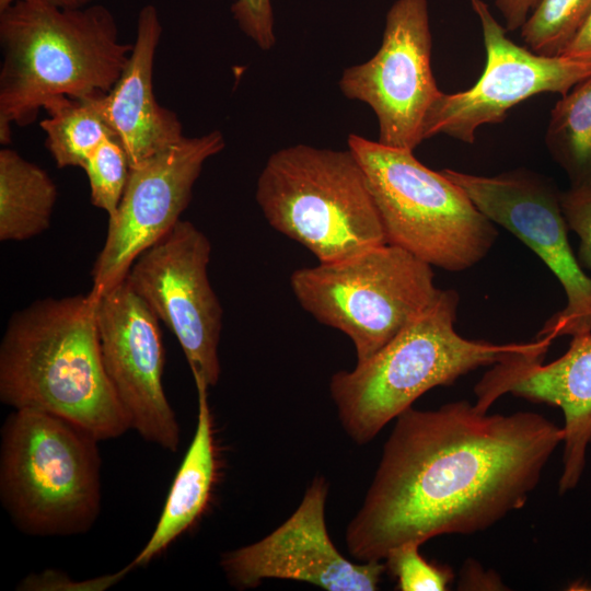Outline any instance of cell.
<instances>
[{
  "label": "cell",
  "mask_w": 591,
  "mask_h": 591,
  "mask_svg": "<svg viewBox=\"0 0 591 591\" xmlns=\"http://www.w3.org/2000/svg\"><path fill=\"white\" fill-rule=\"evenodd\" d=\"M564 437L532 412L489 415L467 401L407 408L347 525L349 554L384 560L405 543L490 528L526 503Z\"/></svg>",
  "instance_id": "1"
},
{
  "label": "cell",
  "mask_w": 591,
  "mask_h": 591,
  "mask_svg": "<svg viewBox=\"0 0 591 591\" xmlns=\"http://www.w3.org/2000/svg\"><path fill=\"white\" fill-rule=\"evenodd\" d=\"M0 401L63 418L99 441L131 429L103 364L89 294L46 298L12 314L0 344Z\"/></svg>",
  "instance_id": "2"
},
{
  "label": "cell",
  "mask_w": 591,
  "mask_h": 591,
  "mask_svg": "<svg viewBox=\"0 0 591 591\" xmlns=\"http://www.w3.org/2000/svg\"><path fill=\"white\" fill-rule=\"evenodd\" d=\"M0 142L11 124L26 126L51 100L107 93L132 44L119 39L112 12L101 4L62 9L23 0L0 13Z\"/></svg>",
  "instance_id": "3"
},
{
  "label": "cell",
  "mask_w": 591,
  "mask_h": 591,
  "mask_svg": "<svg viewBox=\"0 0 591 591\" xmlns=\"http://www.w3.org/2000/svg\"><path fill=\"white\" fill-rule=\"evenodd\" d=\"M459 293L441 290L438 299L374 355L329 380L339 421L359 445L376 434L422 394L453 384L480 367L524 355L545 356L552 339L494 344L459 335Z\"/></svg>",
  "instance_id": "4"
},
{
  "label": "cell",
  "mask_w": 591,
  "mask_h": 591,
  "mask_svg": "<svg viewBox=\"0 0 591 591\" xmlns=\"http://www.w3.org/2000/svg\"><path fill=\"white\" fill-rule=\"evenodd\" d=\"M100 441L63 418L14 409L0 445V499L14 525L32 536L88 532L101 512Z\"/></svg>",
  "instance_id": "5"
},
{
  "label": "cell",
  "mask_w": 591,
  "mask_h": 591,
  "mask_svg": "<svg viewBox=\"0 0 591 591\" xmlns=\"http://www.w3.org/2000/svg\"><path fill=\"white\" fill-rule=\"evenodd\" d=\"M255 198L269 225L320 263L387 243L366 173L349 149L296 144L276 151Z\"/></svg>",
  "instance_id": "6"
},
{
  "label": "cell",
  "mask_w": 591,
  "mask_h": 591,
  "mask_svg": "<svg viewBox=\"0 0 591 591\" xmlns=\"http://www.w3.org/2000/svg\"><path fill=\"white\" fill-rule=\"evenodd\" d=\"M348 149L366 173L387 243L448 271L486 257L498 231L457 184L425 166L410 149L359 135H349Z\"/></svg>",
  "instance_id": "7"
},
{
  "label": "cell",
  "mask_w": 591,
  "mask_h": 591,
  "mask_svg": "<svg viewBox=\"0 0 591 591\" xmlns=\"http://www.w3.org/2000/svg\"><path fill=\"white\" fill-rule=\"evenodd\" d=\"M290 286L302 309L350 338L357 362L380 350L441 292L432 266L390 243L296 269Z\"/></svg>",
  "instance_id": "8"
},
{
  "label": "cell",
  "mask_w": 591,
  "mask_h": 591,
  "mask_svg": "<svg viewBox=\"0 0 591 591\" xmlns=\"http://www.w3.org/2000/svg\"><path fill=\"white\" fill-rule=\"evenodd\" d=\"M475 206L529 246L560 282L566 305L537 337L555 339L591 333V277L580 266L569 240L560 192L545 176L518 169L495 176L441 171Z\"/></svg>",
  "instance_id": "9"
},
{
  "label": "cell",
  "mask_w": 591,
  "mask_h": 591,
  "mask_svg": "<svg viewBox=\"0 0 591 591\" xmlns=\"http://www.w3.org/2000/svg\"><path fill=\"white\" fill-rule=\"evenodd\" d=\"M225 146L219 130L181 141L130 167L127 185L92 268L95 303L120 285L135 260L181 220L205 162Z\"/></svg>",
  "instance_id": "10"
},
{
  "label": "cell",
  "mask_w": 591,
  "mask_h": 591,
  "mask_svg": "<svg viewBox=\"0 0 591 591\" xmlns=\"http://www.w3.org/2000/svg\"><path fill=\"white\" fill-rule=\"evenodd\" d=\"M211 244L190 221L179 220L132 264L126 281L175 335L192 373L215 386L223 311L208 265Z\"/></svg>",
  "instance_id": "11"
},
{
  "label": "cell",
  "mask_w": 591,
  "mask_h": 591,
  "mask_svg": "<svg viewBox=\"0 0 591 591\" xmlns=\"http://www.w3.org/2000/svg\"><path fill=\"white\" fill-rule=\"evenodd\" d=\"M431 39L427 0H396L376 54L339 79L346 97L372 108L384 146L414 150L424 140L427 113L441 92L431 70Z\"/></svg>",
  "instance_id": "12"
},
{
  "label": "cell",
  "mask_w": 591,
  "mask_h": 591,
  "mask_svg": "<svg viewBox=\"0 0 591 591\" xmlns=\"http://www.w3.org/2000/svg\"><path fill=\"white\" fill-rule=\"evenodd\" d=\"M471 5L482 26L484 71L468 90L440 92L427 113L424 140L447 135L474 143L478 127L502 121L514 105L540 93L565 95L591 77V60L537 55L507 36L484 0H471Z\"/></svg>",
  "instance_id": "13"
},
{
  "label": "cell",
  "mask_w": 591,
  "mask_h": 591,
  "mask_svg": "<svg viewBox=\"0 0 591 591\" xmlns=\"http://www.w3.org/2000/svg\"><path fill=\"white\" fill-rule=\"evenodd\" d=\"M95 318L103 364L131 429L176 452L181 427L163 387L160 320L126 280L95 302Z\"/></svg>",
  "instance_id": "14"
},
{
  "label": "cell",
  "mask_w": 591,
  "mask_h": 591,
  "mask_svg": "<svg viewBox=\"0 0 591 591\" xmlns=\"http://www.w3.org/2000/svg\"><path fill=\"white\" fill-rule=\"evenodd\" d=\"M328 483L317 476L296 511L262 540L224 552L220 566L230 584L252 589L265 579L309 582L328 591H374L382 560L354 563L335 547L325 523Z\"/></svg>",
  "instance_id": "15"
},
{
  "label": "cell",
  "mask_w": 591,
  "mask_h": 591,
  "mask_svg": "<svg viewBox=\"0 0 591 591\" xmlns=\"http://www.w3.org/2000/svg\"><path fill=\"white\" fill-rule=\"evenodd\" d=\"M543 356L524 355L491 366L476 384L475 407L487 413L501 395L510 393L547 404L564 414L560 495L580 482L591 444V333L571 337L567 351L544 364Z\"/></svg>",
  "instance_id": "16"
},
{
  "label": "cell",
  "mask_w": 591,
  "mask_h": 591,
  "mask_svg": "<svg viewBox=\"0 0 591 591\" xmlns=\"http://www.w3.org/2000/svg\"><path fill=\"white\" fill-rule=\"evenodd\" d=\"M161 35L157 8L144 5L119 79L107 93L88 97L124 148L130 167L185 137L177 115L160 105L153 92V63Z\"/></svg>",
  "instance_id": "17"
},
{
  "label": "cell",
  "mask_w": 591,
  "mask_h": 591,
  "mask_svg": "<svg viewBox=\"0 0 591 591\" xmlns=\"http://www.w3.org/2000/svg\"><path fill=\"white\" fill-rule=\"evenodd\" d=\"M198 414L193 440L170 487L155 528L143 548L131 560L134 568L148 565L187 531L204 512L215 484L217 460L208 384L193 373Z\"/></svg>",
  "instance_id": "18"
},
{
  "label": "cell",
  "mask_w": 591,
  "mask_h": 591,
  "mask_svg": "<svg viewBox=\"0 0 591 591\" xmlns=\"http://www.w3.org/2000/svg\"><path fill=\"white\" fill-rule=\"evenodd\" d=\"M57 187L45 170L15 150L0 151V240L25 241L50 225Z\"/></svg>",
  "instance_id": "19"
},
{
  "label": "cell",
  "mask_w": 591,
  "mask_h": 591,
  "mask_svg": "<svg viewBox=\"0 0 591 591\" xmlns=\"http://www.w3.org/2000/svg\"><path fill=\"white\" fill-rule=\"evenodd\" d=\"M545 142L570 186H591V77L555 104Z\"/></svg>",
  "instance_id": "20"
},
{
  "label": "cell",
  "mask_w": 591,
  "mask_h": 591,
  "mask_svg": "<svg viewBox=\"0 0 591 591\" xmlns=\"http://www.w3.org/2000/svg\"><path fill=\"white\" fill-rule=\"evenodd\" d=\"M40 121L45 144L56 165L82 167L89 154L106 138L115 137L97 109L88 99L67 96L49 101Z\"/></svg>",
  "instance_id": "21"
},
{
  "label": "cell",
  "mask_w": 591,
  "mask_h": 591,
  "mask_svg": "<svg viewBox=\"0 0 591 591\" xmlns=\"http://www.w3.org/2000/svg\"><path fill=\"white\" fill-rule=\"evenodd\" d=\"M591 0H538L521 26V37L533 53L556 57L571 40Z\"/></svg>",
  "instance_id": "22"
},
{
  "label": "cell",
  "mask_w": 591,
  "mask_h": 591,
  "mask_svg": "<svg viewBox=\"0 0 591 591\" xmlns=\"http://www.w3.org/2000/svg\"><path fill=\"white\" fill-rule=\"evenodd\" d=\"M88 176L93 206L108 218L116 212L130 172L127 154L115 137H106L85 159L82 167Z\"/></svg>",
  "instance_id": "23"
},
{
  "label": "cell",
  "mask_w": 591,
  "mask_h": 591,
  "mask_svg": "<svg viewBox=\"0 0 591 591\" xmlns=\"http://www.w3.org/2000/svg\"><path fill=\"white\" fill-rule=\"evenodd\" d=\"M420 544L405 543L389 552L386 570L396 579L402 591L448 590L454 573L449 566L428 561L419 553Z\"/></svg>",
  "instance_id": "24"
},
{
  "label": "cell",
  "mask_w": 591,
  "mask_h": 591,
  "mask_svg": "<svg viewBox=\"0 0 591 591\" xmlns=\"http://www.w3.org/2000/svg\"><path fill=\"white\" fill-rule=\"evenodd\" d=\"M560 205L568 229L580 241L577 259L591 270V186H570L560 192Z\"/></svg>",
  "instance_id": "25"
},
{
  "label": "cell",
  "mask_w": 591,
  "mask_h": 591,
  "mask_svg": "<svg viewBox=\"0 0 591 591\" xmlns=\"http://www.w3.org/2000/svg\"><path fill=\"white\" fill-rule=\"evenodd\" d=\"M134 568L131 564L118 571L86 580H72L65 572L47 569L32 573L18 586L22 591H103L119 582Z\"/></svg>",
  "instance_id": "26"
},
{
  "label": "cell",
  "mask_w": 591,
  "mask_h": 591,
  "mask_svg": "<svg viewBox=\"0 0 591 591\" xmlns=\"http://www.w3.org/2000/svg\"><path fill=\"white\" fill-rule=\"evenodd\" d=\"M231 12L240 30L260 49L273 48L276 36L271 0H235Z\"/></svg>",
  "instance_id": "27"
},
{
  "label": "cell",
  "mask_w": 591,
  "mask_h": 591,
  "mask_svg": "<svg viewBox=\"0 0 591 591\" xmlns=\"http://www.w3.org/2000/svg\"><path fill=\"white\" fill-rule=\"evenodd\" d=\"M538 0H495L507 31L521 28Z\"/></svg>",
  "instance_id": "28"
},
{
  "label": "cell",
  "mask_w": 591,
  "mask_h": 591,
  "mask_svg": "<svg viewBox=\"0 0 591 591\" xmlns=\"http://www.w3.org/2000/svg\"><path fill=\"white\" fill-rule=\"evenodd\" d=\"M559 56L591 60V7L582 24Z\"/></svg>",
  "instance_id": "29"
},
{
  "label": "cell",
  "mask_w": 591,
  "mask_h": 591,
  "mask_svg": "<svg viewBox=\"0 0 591 591\" xmlns=\"http://www.w3.org/2000/svg\"><path fill=\"white\" fill-rule=\"evenodd\" d=\"M62 9H79L90 5L95 0H40Z\"/></svg>",
  "instance_id": "30"
},
{
  "label": "cell",
  "mask_w": 591,
  "mask_h": 591,
  "mask_svg": "<svg viewBox=\"0 0 591 591\" xmlns=\"http://www.w3.org/2000/svg\"><path fill=\"white\" fill-rule=\"evenodd\" d=\"M20 1H23V0H0V13L10 9L12 5H14L15 3Z\"/></svg>",
  "instance_id": "31"
}]
</instances>
